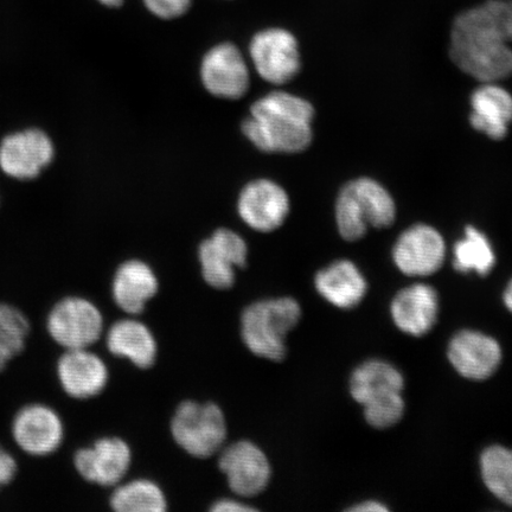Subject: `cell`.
<instances>
[{"instance_id":"6da1fadb","label":"cell","mask_w":512,"mask_h":512,"mask_svg":"<svg viewBox=\"0 0 512 512\" xmlns=\"http://www.w3.org/2000/svg\"><path fill=\"white\" fill-rule=\"evenodd\" d=\"M511 43V0H488L454 19L450 56L473 79L497 82L512 76Z\"/></svg>"},{"instance_id":"7a4b0ae2","label":"cell","mask_w":512,"mask_h":512,"mask_svg":"<svg viewBox=\"0 0 512 512\" xmlns=\"http://www.w3.org/2000/svg\"><path fill=\"white\" fill-rule=\"evenodd\" d=\"M312 105L300 96L272 92L254 102L242 131L262 152H303L312 142Z\"/></svg>"},{"instance_id":"3957f363","label":"cell","mask_w":512,"mask_h":512,"mask_svg":"<svg viewBox=\"0 0 512 512\" xmlns=\"http://www.w3.org/2000/svg\"><path fill=\"white\" fill-rule=\"evenodd\" d=\"M349 389L351 398L363 407L364 419L376 430L398 425L405 415V377L388 361L361 363L352 371Z\"/></svg>"},{"instance_id":"277c9868","label":"cell","mask_w":512,"mask_h":512,"mask_svg":"<svg viewBox=\"0 0 512 512\" xmlns=\"http://www.w3.org/2000/svg\"><path fill=\"white\" fill-rule=\"evenodd\" d=\"M396 206L392 195L371 178H358L345 184L337 197L336 222L344 240L364 238L370 227L392 226Z\"/></svg>"},{"instance_id":"5b68a950","label":"cell","mask_w":512,"mask_h":512,"mask_svg":"<svg viewBox=\"0 0 512 512\" xmlns=\"http://www.w3.org/2000/svg\"><path fill=\"white\" fill-rule=\"evenodd\" d=\"M302 318V307L290 297L261 300L242 313L241 335L254 355L280 362L286 356V337Z\"/></svg>"},{"instance_id":"8992f818","label":"cell","mask_w":512,"mask_h":512,"mask_svg":"<svg viewBox=\"0 0 512 512\" xmlns=\"http://www.w3.org/2000/svg\"><path fill=\"white\" fill-rule=\"evenodd\" d=\"M46 330L62 351L92 349L105 334V319L92 299L69 294L50 307Z\"/></svg>"},{"instance_id":"52a82bcc","label":"cell","mask_w":512,"mask_h":512,"mask_svg":"<svg viewBox=\"0 0 512 512\" xmlns=\"http://www.w3.org/2000/svg\"><path fill=\"white\" fill-rule=\"evenodd\" d=\"M176 443L196 458H209L226 443L227 422L214 403L185 401L179 405L171 421Z\"/></svg>"},{"instance_id":"ba28073f","label":"cell","mask_w":512,"mask_h":512,"mask_svg":"<svg viewBox=\"0 0 512 512\" xmlns=\"http://www.w3.org/2000/svg\"><path fill=\"white\" fill-rule=\"evenodd\" d=\"M10 432L19 453L42 458L60 450L66 437V426L53 406L30 402L17 409Z\"/></svg>"},{"instance_id":"9c48e42d","label":"cell","mask_w":512,"mask_h":512,"mask_svg":"<svg viewBox=\"0 0 512 512\" xmlns=\"http://www.w3.org/2000/svg\"><path fill=\"white\" fill-rule=\"evenodd\" d=\"M54 157L53 140L40 128L10 133L0 142V170L16 181L40 177Z\"/></svg>"},{"instance_id":"30bf717a","label":"cell","mask_w":512,"mask_h":512,"mask_svg":"<svg viewBox=\"0 0 512 512\" xmlns=\"http://www.w3.org/2000/svg\"><path fill=\"white\" fill-rule=\"evenodd\" d=\"M249 54L256 72L273 85H284L296 78L302 67L297 38L286 29L259 31L252 38Z\"/></svg>"},{"instance_id":"8fae6325","label":"cell","mask_w":512,"mask_h":512,"mask_svg":"<svg viewBox=\"0 0 512 512\" xmlns=\"http://www.w3.org/2000/svg\"><path fill=\"white\" fill-rule=\"evenodd\" d=\"M132 462V452L123 439L104 437L80 446L73 454V465L83 482L101 488L117 486Z\"/></svg>"},{"instance_id":"7c38bea8","label":"cell","mask_w":512,"mask_h":512,"mask_svg":"<svg viewBox=\"0 0 512 512\" xmlns=\"http://www.w3.org/2000/svg\"><path fill=\"white\" fill-rule=\"evenodd\" d=\"M447 358L464 379L480 382L497 373L503 361V349L496 338L485 332L464 329L450 339Z\"/></svg>"},{"instance_id":"4fadbf2b","label":"cell","mask_w":512,"mask_h":512,"mask_svg":"<svg viewBox=\"0 0 512 512\" xmlns=\"http://www.w3.org/2000/svg\"><path fill=\"white\" fill-rule=\"evenodd\" d=\"M392 255L396 268L407 277H431L444 265L446 243L437 229L415 224L396 240Z\"/></svg>"},{"instance_id":"5bb4252c","label":"cell","mask_w":512,"mask_h":512,"mask_svg":"<svg viewBox=\"0 0 512 512\" xmlns=\"http://www.w3.org/2000/svg\"><path fill=\"white\" fill-rule=\"evenodd\" d=\"M57 382L74 401H89L104 393L110 380L107 364L92 349L63 350L56 361Z\"/></svg>"},{"instance_id":"9a60e30c","label":"cell","mask_w":512,"mask_h":512,"mask_svg":"<svg viewBox=\"0 0 512 512\" xmlns=\"http://www.w3.org/2000/svg\"><path fill=\"white\" fill-rule=\"evenodd\" d=\"M219 465L227 477L229 488L241 497L261 494L272 476L271 464L264 451L247 440L224 448Z\"/></svg>"},{"instance_id":"2e32d148","label":"cell","mask_w":512,"mask_h":512,"mask_svg":"<svg viewBox=\"0 0 512 512\" xmlns=\"http://www.w3.org/2000/svg\"><path fill=\"white\" fill-rule=\"evenodd\" d=\"M201 78L217 98L238 100L249 88V70L240 49L232 43L211 48L202 61Z\"/></svg>"},{"instance_id":"e0dca14e","label":"cell","mask_w":512,"mask_h":512,"mask_svg":"<svg viewBox=\"0 0 512 512\" xmlns=\"http://www.w3.org/2000/svg\"><path fill=\"white\" fill-rule=\"evenodd\" d=\"M198 254L207 284L217 290H228L235 283V268L246 266L248 247L239 234L220 228L202 242Z\"/></svg>"},{"instance_id":"ac0fdd59","label":"cell","mask_w":512,"mask_h":512,"mask_svg":"<svg viewBox=\"0 0 512 512\" xmlns=\"http://www.w3.org/2000/svg\"><path fill=\"white\" fill-rule=\"evenodd\" d=\"M243 222L260 233H271L283 226L290 213V198L284 188L270 179L248 183L238 204Z\"/></svg>"},{"instance_id":"d6986e66","label":"cell","mask_w":512,"mask_h":512,"mask_svg":"<svg viewBox=\"0 0 512 512\" xmlns=\"http://www.w3.org/2000/svg\"><path fill=\"white\" fill-rule=\"evenodd\" d=\"M439 294L427 284L402 288L390 303V317L403 334L422 337L430 334L438 322Z\"/></svg>"},{"instance_id":"ffe728a7","label":"cell","mask_w":512,"mask_h":512,"mask_svg":"<svg viewBox=\"0 0 512 512\" xmlns=\"http://www.w3.org/2000/svg\"><path fill=\"white\" fill-rule=\"evenodd\" d=\"M470 124L494 140L507 137L512 124V95L496 82L483 83L471 95Z\"/></svg>"},{"instance_id":"44dd1931","label":"cell","mask_w":512,"mask_h":512,"mask_svg":"<svg viewBox=\"0 0 512 512\" xmlns=\"http://www.w3.org/2000/svg\"><path fill=\"white\" fill-rule=\"evenodd\" d=\"M315 286L326 302L342 310L355 309L368 292L367 279L350 260L335 261L319 271L316 274Z\"/></svg>"},{"instance_id":"7402d4cb","label":"cell","mask_w":512,"mask_h":512,"mask_svg":"<svg viewBox=\"0 0 512 512\" xmlns=\"http://www.w3.org/2000/svg\"><path fill=\"white\" fill-rule=\"evenodd\" d=\"M158 279L152 268L140 260L126 261L115 272L112 297L120 310L139 315L158 292Z\"/></svg>"},{"instance_id":"603a6c76","label":"cell","mask_w":512,"mask_h":512,"mask_svg":"<svg viewBox=\"0 0 512 512\" xmlns=\"http://www.w3.org/2000/svg\"><path fill=\"white\" fill-rule=\"evenodd\" d=\"M106 347L113 356L127 358L134 366L147 369L157 357V343L152 332L143 323L121 319L106 332Z\"/></svg>"},{"instance_id":"cb8c5ba5","label":"cell","mask_w":512,"mask_h":512,"mask_svg":"<svg viewBox=\"0 0 512 512\" xmlns=\"http://www.w3.org/2000/svg\"><path fill=\"white\" fill-rule=\"evenodd\" d=\"M496 266L494 247L476 227L467 226L462 240L453 248V267L459 273L486 277Z\"/></svg>"},{"instance_id":"d4e9b609","label":"cell","mask_w":512,"mask_h":512,"mask_svg":"<svg viewBox=\"0 0 512 512\" xmlns=\"http://www.w3.org/2000/svg\"><path fill=\"white\" fill-rule=\"evenodd\" d=\"M480 476L495 496L512 508V450L502 445L486 447L479 458Z\"/></svg>"},{"instance_id":"484cf974","label":"cell","mask_w":512,"mask_h":512,"mask_svg":"<svg viewBox=\"0 0 512 512\" xmlns=\"http://www.w3.org/2000/svg\"><path fill=\"white\" fill-rule=\"evenodd\" d=\"M110 505L118 512H164L168 509L162 489L147 479L118 484L110 498Z\"/></svg>"},{"instance_id":"4316f807","label":"cell","mask_w":512,"mask_h":512,"mask_svg":"<svg viewBox=\"0 0 512 512\" xmlns=\"http://www.w3.org/2000/svg\"><path fill=\"white\" fill-rule=\"evenodd\" d=\"M30 334L28 316L19 307L0 302V371L22 354Z\"/></svg>"},{"instance_id":"83f0119b","label":"cell","mask_w":512,"mask_h":512,"mask_svg":"<svg viewBox=\"0 0 512 512\" xmlns=\"http://www.w3.org/2000/svg\"><path fill=\"white\" fill-rule=\"evenodd\" d=\"M146 9L160 19H175L187 14L192 0H143Z\"/></svg>"},{"instance_id":"f1b7e54d","label":"cell","mask_w":512,"mask_h":512,"mask_svg":"<svg viewBox=\"0 0 512 512\" xmlns=\"http://www.w3.org/2000/svg\"><path fill=\"white\" fill-rule=\"evenodd\" d=\"M19 469L18 456L0 443V490L14 482Z\"/></svg>"},{"instance_id":"f546056e","label":"cell","mask_w":512,"mask_h":512,"mask_svg":"<svg viewBox=\"0 0 512 512\" xmlns=\"http://www.w3.org/2000/svg\"><path fill=\"white\" fill-rule=\"evenodd\" d=\"M214 512H251L255 511V508L249 507V505L236 501V499H221L216 502L210 509Z\"/></svg>"},{"instance_id":"4dcf8cb0","label":"cell","mask_w":512,"mask_h":512,"mask_svg":"<svg viewBox=\"0 0 512 512\" xmlns=\"http://www.w3.org/2000/svg\"><path fill=\"white\" fill-rule=\"evenodd\" d=\"M349 511L352 512H387L389 511L388 505L379 501H364L357 503L354 507H351Z\"/></svg>"},{"instance_id":"1f68e13d","label":"cell","mask_w":512,"mask_h":512,"mask_svg":"<svg viewBox=\"0 0 512 512\" xmlns=\"http://www.w3.org/2000/svg\"><path fill=\"white\" fill-rule=\"evenodd\" d=\"M503 304L507 307V310L512 313V278L510 279L507 287L504 288Z\"/></svg>"},{"instance_id":"d6a6232c","label":"cell","mask_w":512,"mask_h":512,"mask_svg":"<svg viewBox=\"0 0 512 512\" xmlns=\"http://www.w3.org/2000/svg\"><path fill=\"white\" fill-rule=\"evenodd\" d=\"M124 2L125 0H99V3L107 6V8H119Z\"/></svg>"}]
</instances>
